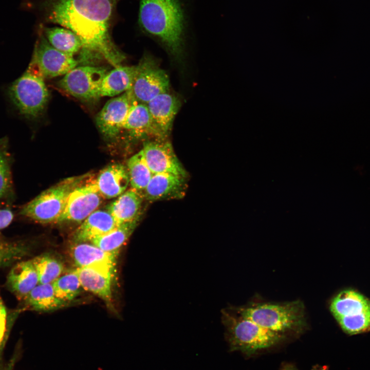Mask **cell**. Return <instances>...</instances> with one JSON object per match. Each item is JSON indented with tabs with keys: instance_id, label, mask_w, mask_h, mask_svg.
Wrapping results in <instances>:
<instances>
[{
	"instance_id": "obj_1",
	"label": "cell",
	"mask_w": 370,
	"mask_h": 370,
	"mask_svg": "<svg viewBox=\"0 0 370 370\" xmlns=\"http://www.w3.org/2000/svg\"><path fill=\"white\" fill-rule=\"evenodd\" d=\"M120 0H23L21 9L36 13L41 24H53L76 33L83 56L95 53L115 67L124 59L112 40L110 29Z\"/></svg>"
},
{
	"instance_id": "obj_2",
	"label": "cell",
	"mask_w": 370,
	"mask_h": 370,
	"mask_svg": "<svg viewBox=\"0 0 370 370\" xmlns=\"http://www.w3.org/2000/svg\"><path fill=\"white\" fill-rule=\"evenodd\" d=\"M187 21L182 0H140L139 27L174 54L182 51Z\"/></svg>"
},
{
	"instance_id": "obj_3",
	"label": "cell",
	"mask_w": 370,
	"mask_h": 370,
	"mask_svg": "<svg viewBox=\"0 0 370 370\" xmlns=\"http://www.w3.org/2000/svg\"><path fill=\"white\" fill-rule=\"evenodd\" d=\"M240 315L269 330L283 334L305 326L304 305L300 300L283 304H259L237 309Z\"/></svg>"
},
{
	"instance_id": "obj_4",
	"label": "cell",
	"mask_w": 370,
	"mask_h": 370,
	"mask_svg": "<svg viewBox=\"0 0 370 370\" xmlns=\"http://www.w3.org/2000/svg\"><path fill=\"white\" fill-rule=\"evenodd\" d=\"M223 321L233 350L251 354L276 344L284 337L283 334L266 329L237 312L235 314L225 313Z\"/></svg>"
},
{
	"instance_id": "obj_5",
	"label": "cell",
	"mask_w": 370,
	"mask_h": 370,
	"mask_svg": "<svg viewBox=\"0 0 370 370\" xmlns=\"http://www.w3.org/2000/svg\"><path fill=\"white\" fill-rule=\"evenodd\" d=\"M84 177H69L44 190L22 206L18 215L42 224L57 222L68 196Z\"/></svg>"
},
{
	"instance_id": "obj_6",
	"label": "cell",
	"mask_w": 370,
	"mask_h": 370,
	"mask_svg": "<svg viewBox=\"0 0 370 370\" xmlns=\"http://www.w3.org/2000/svg\"><path fill=\"white\" fill-rule=\"evenodd\" d=\"M44 78L34 69H29L9 89L10 97L21 114L33 119L44 111L49 94Z\"/></svg>"
},
{
	"instance_id": "obj_7",
	"label": "cell",
	"mask_w": 370,
	"mask_h": 370,
	"mask_svg": "<svg viewBox=\"0 0 370 370\" xmlns=\"http://www.w3.org/2000/svg\"><path fill=\"white\" fill-rule=\"evenodd\" d=\"M169 78L165 71L152 58H143L136 65L134 80L130 89L133 99L146 104L158 95L169 92Z\"/></svg>"
},
{
	"instance_id": "obj_8",
	"label": "cell",
	"mask_w": 370,
	"mask_h": 370,
	"mask_svg": "<svg viewBox=\"0 0 370 370\" xmlns=\"http://www.w3.org/2000/svg\"><path fill=\"white\" fill-rule=\"evenodd\" d=\"M107 72V69L103 67L77 66L58 82V87L77 99L95 100L100 98V86Z\"/></svg>"
},
{
	"instance_id": "obj_9",
	"label": "cell",
	"mask_w": 370,
	"mask_h": 370,
	"mask_svg": "<svg viewBox=\"0 0 370 370\" xmlns=\"http://www.w3.org/2000/svg\"><path fill=\"white\" fill-rule=\"evenodd\" d=\"M79 61L53 47L39 29L31 67L44 78L65 75L77 67Z\"/></svg>"
},
{
	"instance_id": "obj_10",
	"label": "cell",
	"mask_w": 370,
	"mask_h": 370,
	"mask_svg": "<svg viewBox=\"0 0 370 370\" xmlns=\"http://www.w3.org/2000/svg\"><path fill=\"white\" fill-rule=\"evenodd\" d=\"M330 310L340 326H358L370 316V300L354 290H344L333 298Z\"/></svg>"
},
{
	"instance_id": "obj_11",
	"label": "cell",
	"mask_w": 370,
	"mask_h": 370,
	"mask_svg": "<svg viewBox=\"0 0 370 370\" xmlns=\"http://www.w3.org/2000/svg\"><path fill=\"white\" fill-rule=\"evenodd\" d=\"M102 197L96 181L80 184L69 194L65 209L57 223L83 221L97 210Z\"/></svg>"
},
{
	"instance_id": "obj_12",
	"label": "cell",
	"mask_w": 370,
	"mask_h": 370,
	"mask_svg": "<svg viewBox=\"0 0 370 370\" xmlns=\"http://www.w3.org/2000/svg\"><path fill=\"white\" fill-rule=\"evenodd\" d=\"M133 99L130 90L107 101L96 117L100 132L107 138H114L123 130Z\"/></svg>"
},
{
	"instance_id": "obj_13",
	"label": "cell",
	"mask_w": 370,
	"mask_h": 370,
	"mask_svg": "<svg viewBox=\"0 0 370 370\" xmlns=\"http://www.w3.org/2000/svg\"><path fill=\"white\" fill-rule=\"evenodd\" d=\"M141 150L153 174L166 173L186 177V171L169 141L164 140L146 141Z\"/></svg>"
},
{
	"instance_id": "obj_14",
	"label": "cell",
	"mask_w": 370,
	"mask_h": 370,
	"mask_svg": "<svg viewBox=\"0 0 370 370\" xmlns=\"http://www.w3.org/2000/svg\"><path fill=\"white\" fill-rule=\"evenodd\" d=\"M115 267L101 265L77 267L76 270L82 288L109 304L112 299V282Z\"/></svg>"
},
{
	"instance_id": "obj_15",
	"label": "cell",
	"mask_w": 370,
	"mask_h": 370,
	"mask_svg": "<svg viewBox=\"0 0 370 370\" xmlns=\"http://www.w3.org/2000/svg\"><path fill=\"white\" fill-rule=\"evenodd\" d=\"M146 104L155 125L164 139L171 132L181 105L180 101L175 95L166 92L156 96Z\"/></svg>"
},
{
	"instance_id": "obj_16",
	"label": "cell",
	"mask_w": 370,
	"mask_h": 370,
	"mask_svg": "<svg viewBox=\"0 0 370 370\" xmlns=\"http://www.w3.org/2000/svg\"><path fill=\"white\" fill-rule=\"evenodd\" d=\"M185 177L173 174H154L142 194L151 201L181 197L185 193Z\"/></svg>"
},
{
	"instance_id": "obj_17",
	"label": "cell",
	"mask_w": 370,
	"mask_h": 370,
	"mask_svg": "<svg viewBox=\"0 0 370 370\" xmlns=\"http://www.w3.org/2000/svg\"><path fill=\"white\" fill-rule=\"evenodd\" d=\"M38 274L32 260L17 263L9 271L7 288L21 301L38 284Z\"/></svg>"
},
{
	"instance_id": "obj_18",
	"label": "cell",
	"mask_w": 370,
	"mask_h": 370,
	"mask_svg": "<svg viewBox=\"0 0 370 370\" xmlns=\"http://www.w3.org/2000/svg\"><path fill=\"white\" fill-rule=\"evenodd\" d=\"M118 225L108 210H97L84 219L73 235L75 243L90 242Z\"/></svg>"
},
{
	"instance_id": "obj_19",
	"label": "cell",
	"mask_w": 370,
	"mask_h": 370,
	"mask_svg": "<svg viewBox=\"0 0 370 370\" xmlns=\"http://www.w3.org/2000/svg\"><path fill=\"white\" fill-rule=\"evenodd\" d=\"M96 182L103 197H116L125 191L130 183L127 170L120 163L109 164L100 172Z\"/></svg>"
},
{
	"instance_id": "obj_20",
	"label": "cell",
	"mask_w": 370,
	"mask_h": 370,
	"mask_svg": "<svg viewBox=\"0 0 370 370\" xmlns=\"http://www.w3.org/2000/svg\"><path fill=\"white\" fill-rule=\"evenodd\" d=\"M144 196L134 189L125 191L107 207L108 211L118 225L140 217V211Z\"/></svg>"
},
{
	"instance_id": "obj_21",
	"label": "cell",
	"mask_w": 370,
	"mask_h": 370,
	"mask_svg": "<svg viewBox=\"0 0 370 370\" xmlns=\"http://www.w3.org/2000/svg\"><path fill=\"white\" fill-rule=\"evenodd\" d=\"M123 129L131 136L140 137L152 134L162 139L157 130L147 104L133 101L130 108Z\"/></svg>"
},
{
	"instance_id": "obj_22",
	"label": "cell",
	"mask_w": 370,
	"mask_h": 370,
	"mask_svg": "<svg viewBox=\"0 0 370 370\" xmlns=\"http://www.w3.org/2000/svg\"><path fill=\"white\" fill-rule=\"evenodd\" d=\"M21 302L22 309L39 311L58 310L68 304L56 295L52 283L39 284Z\"/></svg>"
},
{
	"instance_id": "obj_23",
	"label": "cell",
	"mask_w": 370,
	"mask_h": 370,
	"mask_svg": "<svg viewBox=\"0 0 370 370\" xmlns=\"http://www.w3.org/2000/svg\"><path fill=\"white\" fill-rule=\"evenodd\" d=\"M71 253L77 267L101 265L115 267L118 252H107L92 243L80 242L72 246Z\"/></svg>"
},
{
	"instance_id": "obj_24",
	"label": "cell",
	"mask_w": 370,
	"mask_h": 370,
	"mask_svg": "<svg viewBox=\"0 0 370 370\" xmlns=\"http://www.w3.org/2000/svg\"><path fill=\"white\" fill-rule=\"evenodd\" d=\"M136 71V66L115 67L104 76L99 91L101 97H114L131 89Z\"/></svg>"
},
{
	"instance_id": "obj_25",
	"label": "cell",
	"mask_w": 370,
	"mask_h": 370,
	"mask_svg": "<svg viewBox=\"0 0 370 370\" xmlns=\"http://www.w3.org/2000/svg\"><path fill=\"white\" fill-rule=\"evenodd\" d=\"M48 42L57 49L71 56L82 50L83 43L72 30L63 27H47L40 24L39 28Z\"/></svg>"
},
{
	"instance_id": "obj_26",
	"label": "cell",
	"mask_w": 370,
	"mask_h": 370,
	"mask_svg": "<svg viewBox=\"0 0 370 370\" xmlns=\"http://www.w3.org/2000/svg\"><path fill=\"white\" fill-rule=\"evenodd\" d=\"M12 166L8 139L3 137L0 139V202L8 204L13 202L15 197Z\"/></svg>"
},
{
	"instance_id": "obj_27",
	"label": "cell",
	"mask_w": 370,
	"mask_h": 370,
	"mask_svg": "<svg viewBox=\"0 0 370 370\" xmlns=\"http://www.w3.org/2000/svg\"><path fill=\"white\" fill-rule=\"evenodd\" d=\"M139 219L140 217L118 225L110 231L92 239L90 242L104 251L117 252L134 232Z\"/></svg>"
},
{
	"instance_id": "obj_28",
	"label": "cell",
	"mask_w": 370,
	"mask_h": 370,
	"mask_svg": "<svg viewBox=\"0 0 370 370\" xmlns=\"http://www.w3.org/2000/svg\"><path fill=\"white\" fill-rule=\"evenodd\" d=\"M127 166L132 188L143 193L154 174L149 168L141 150L130 158Z\"/></svg>"
},
{
	"instance_id": "obj_29",
	"label": "cell",
	"mask_w": 370,
	"mask_h": 370,
	"mask_svg": "<svg viewBox=\"0 0 370 370\" xmlns=\"http://www.w3.org/2000/svg\"><path fill=\"white\" fill-rule=\"evenodd\" d=\"M30 246L25 240H12L0 233V267L6 266L28 255Z\"/></svg>"
},
{
	"instance_id": "obj_30",
	"label": "cell",
	"mask_w": 370,
	"mask_h": 370,
	"mask_svg": "<svg viewBox=\"0 0 370 370\" xmlns=\"http://www.w3.org/2000/svg\"><path fill=\"white\" fill-rule=\"evenodd\" d=\"M52 285L56 295L67 303L78 297L82 288L76 269L61 275Z\"/></svg>"
},
{
	"instance_id": "obj_31",
	"label": "cell",
	"mask_w": 370,
	"mask_h": 370,
	"mask_svg": "<svg viewBox=\"0 0 370 370\" xmlns=\"http://www.w3.org/2000/svg\"><path fill=\"white\" fill-rule=\"evenodd\" d=\"M32 261L38 274L39 284L52 283L64 270L62 262L48 254L41 255Z\"/></svg>"
},
{
	"instance_id": "obj_32",
	"label": "cell",
	"mask_w": 370,
	"mask_h": 370,
	"mask_svg": "<svg viewBox=\"0 0 370 370\" xmlns=\"http://www.w3.org/2000/svg\"><path fill=\"white\" fill-rule=\"evenodd\" d=\"M14 213L9 207H0V230L6 228L12 223Z\"/></svg>"
},
{
	"instance_id": "obj_33",
	"label": "cell",
	"mask_w": 370,
	"mask_h": 370,
	"mask_svg": "<svg viewBox=\"0 0 370 370\" xmlns=\"http://www.w3.org/2000/svg\"><path fill=\"white\" fill-rule=\"evenodd\" d=\"M7 313L0 294V346L3 341L6 330Z\"/></svg>"
},
{
	"instance_id": "obj_34",
	"label": "cell",
	"mask_w": 370,
	"mask_h": 370,
	"mask_svg": "<svg viewBox=\"0 0 370 370\" xmlns=\"http://www.w3.org/2000/svg\"><path fill=\"white\" fill-rule=\"evenodd\" d=\"M283 370H295L294 368L292 367L291 366H286L284 368Z\"/></svg>"
}]
</instances>
